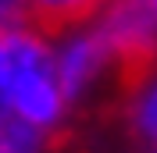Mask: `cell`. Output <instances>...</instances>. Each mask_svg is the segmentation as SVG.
Segmentation results:
<instances>
[{"label":"cell","instance_id":"cell-1","mask_svg":"<svg viewBox=\"0 0 157 153\" xmlns=\"http://www.w3.org/2000/svg\"><path fill=\"white\" fill-rule=\"evenodd\" d=\"M104 7H107V0H25L14 29L32 32L50 43V39H64L68 32H78Z\"/></svg>","mask_w":157,"mask_h":153},{"label":"cell","instance_id":"cell-2","mask_svg":"<svg viewBox=\"0 0 157 153\" xmlns=\"http://www.w3.org/2000/svg\"><path fill=\"white\" fill-rule=\"evenodd\" d=\"M57 128H39L14 110H0V153H50L57 150Z\"/></svg>","mask_w":157,"mask_h":153},{"label":"cell","instance_id":"cell-3","mask_svg":"<svg viewBox=\"0 0 157 153\" xmlns=\"http://www.w3.org/2000/svg\"><path fill=\"white\" fill-rule=\"evenodd\" d=\"M128 125H132L136 139L157 146V78H143V86L132 89Z\"/></svg>","mask_w":157,"mask_h":153},{"label":"cell","instance_id":"cell-4","mask_svg":"<svg viewBox=\"0 0 157 153\" xmlns=\"http://www.w3.org/2000/svg\"><path fill=\"white\" fill-rule=\"evenodd\" d=\"M25 0H0V25H7V29H14V21H18V11Z\"/></svg>","mask_w":157,"mask_h":153},{"label":"cell","instance_id":"cell-5","mask_svg":"<svg viewBox=\"0 0 157 153\" xmlns=\"http://www.w3.org/2000/svg\"><path fill=\"white\" fill-rule=\"evenodd\" d=\"M147 7L154 11V18H157V0H147Z\"/></svg>","mask_w":157,"mask_h":153}]
</instances>
